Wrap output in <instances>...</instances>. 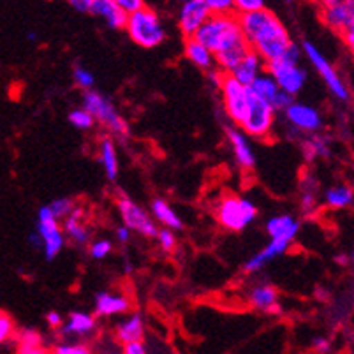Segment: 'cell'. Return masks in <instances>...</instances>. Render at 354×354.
I'll return each mask as SVG.
<instances>
[{
  "instance_id": "cell-1",
  "label": "cell",
  "mask_w": 354,
  "mask_h": 354,
  "mask_svg": "<svg viewBox=\"0 0 354 354\" xmlns=\"http://www.w3.org/2000/svg\"><path fill=\"white\" fill-rule=\"evenodd\" d=\"M194 37L215 55L217 67L224 74H233L245 55L252 50L241 32L236 15H212Z\"/></svg>"
},
{
  "instance_id": "cell-2",
  "label": "cell",
  "mask_w": 354,
  "mask_h": 354,
  "mask_svg": "<svg viewBox=\"0 0 354 354\" xmlns=\"http://www.w3.org/2000/svg\"><path fill=\"white\" fill-rule=\"evenodd\" d=\"M247 43L266 64L282 59L292 44L291 35L279 18L268 9L238 16Z\"/></svg>"
},
{
  "instance_id": "cell-3",
  "label": "cell",
  "mask_w": 354,
  "mask_h": 354,
  "mask_svg": "<svg viewBox=\"0 0 354 354\" xmlns=\"http://www.w3.org/2000/svg\"><path fill=\"white\" fill-rule=\"evenodd\" d=\"M125 32L134 44L147 50L157 48L166 39V27L160 16L150 8H143L138 12L129 15Z\"/></svg>"
},
{
  "instance_id": "cell-4",
  "label": "cell",
  "mask_w": 354,
  "mask_h": 354,
  "mask_svg": "<svg viewBox=\"0 0 354 354\" xmlns=\"http://www.w3.org/2000/svg\"><path fill=\"white\" fill-rule=\"evenodd\" d=\"M217 221L224 230L231 233H240L245 227H249L257 217L256 203L247 198L234 194L222 196L218 205L215 207Z\"/></svg>"
},
{
  "instance_id": "cell-5",
  "label": "cell",
  "mask_w": 354,
  "mask_h": 354,
  "mask_svg": "<svg viewBox=\"0 0 354 354\" xmlns=\"http://www.w3.org/2000/svg\"><path fill=\"white\" fill-rule=\"evenodd\" d=\"M277 120V109L265 99L257 97L249 86V104L240 129L254 140H266L272 134Z\"/></svg>"
},
{
  "instance_id": "cell-6",
  "label": "cell",
  "mask_w": 354,
  "mask_h": 354,
  "mask_svg": "<svg viewBox=\"0 0 354 354\" xmlns=\"http://www.w3.org/2000/svg\"><path fill=\"white\" fill-rule=\"evenodd\" d=\"M86 111L94 115V118L97 120V124H101L102 127L108 129L109 133L115 134V136H127L129 127L127 122L124 120L118 109L115 108V104L109 101L108 97L97 92V90H90L83 94V106Z\"/></svg>"
},
{
  "instance_id": "cell-7",
  "label": "cell",
  "mask_w": 354,
  "mask_h": 354,
  "mask_svg": "<svg viewBox=\"0 0 354 354\" xmlns=\"http://www.w3.org/2000/svg\"><path fill=\"white\" fill-rule=\"evenodd\" d=\"M301 51L307 55L308 62L314 66V69L317 71V74L321 76V80L324 82L326 88L330 90V94L333 95L335 99H339L342 102L351 101V92L349 86L346 85V82L342 80V76L339 74V71L335 69L333 64L321 53V50L315 46L310 41H304L301 43Z\"/></svg>"
},
{
  "instance_id": "cell-8",
  "label": "cell",
  "mask_w": 354,
  "mask_h": 354,
  "mask_svg": "<svg viewBox=\"0 0 354 354\" xmlns=\"http://www.w3.org/2000/svg\"><path fill=\"white\" fill-rule=\"evenodd\" d=\"M35 231L43 238L44 257L48 261H53L66 247V233H64V227H60L59 218L51 212L50 205H44L37 212V230Z\"/></svg>"
},
{
  "instance_id": "cell-9",
  "label": "cell",
  "mask_w": 354,
  "mask_h": 354,
  "mask_svg": "<svg viewBox=\"0 0 354 354\" xmlns=\"http://www.w3.org/2000/svg\"><path fill=\"white\" fill-rule=\"evenodd\" d=\"M117 208L118 214H120L122 224L127 226L133 233L141 234L145 238H157V234H159L157 222L152 221L148 212L143 207H140L136 201L124 196L117 201Z\"/></svg>"
},
{
  "instance_id": "cell-10",
  "label": "cell",
  "mask_w": 354,
  "mask_h": 354,
  "mask_svg": "<svg viewBox=\"0 0 354 354\" xmlns=\"http://www.w3.org/2000/svg\"><path fill=\"white\" fill-rule=\"evenodd\" d=\"M266 73H270L279 83L281 90L289 95H298L307 85V71L298 62H289L286 59H279L266 66Z\"/></svg>"
},
{
  "instance_id": "cell-11",
  "label": "cell",
  "mask_w": 354,
  "mask_h": 354,
  "mask_svg": "<svg viewBox=\"0 0 354 354\" xmlns=\"http://www.w3.org/2000/svg\"><path fill=\"white\" fill-rule=\"evenodd\" d=\"M221 94L226 115L231 118V122L240 125L245 117L247 104H249V86L241 85L231 74H226L221 86Z\"/></svg>"
},
{
  "instance_id": "cell-12",
  "label": "cell",
  "mask_w": 354,
  "mask_h": 354,
  "mask_svg": "<svg viewBox=\"0 0 354 354\" xmlns=\"http://www.w3.org/2000/svg\"><path fill=\"white\" fill-rule=\"evenodd\" d=\"M286 122L289 127L300 134H317L323 129V115L310 104L305 102H292L284 111Z\"/></svg>"
},
{
  "instance_id": "cell-13",
  "label": "cell",
  "mask_w": 354,
  "mask_h": 354,
  "mask_svg": "<svg viewBox=\"0 0 354 354\" xmlns=\"http://www.w3.org/2000/svg\"><path fill=\"white\" fill-rule=\"evenodd\" d=\"M212 12L203 0H183L178 12V27L185 39H191L198 34L199 28L207 24Z\"/></svg>"
},
{
  "instance_id": "cell-14",
  "label": "cell",
  "mask_w": 354,
  "mask_h": 354,
  "mask_svg": "<svg viewBox=\"0 0 354 354\" xmlns=\"http://www.w3.org/2000/svg\"><path fill=\"white\" fill-rule=\"evenodd\" d=\"M226 138L230 143L236 164L241 169H254L256 166V153H254L252 143L240 127H226Z\"/></svg>"
},
{
  "instance_id": "cell-15",
  "label": "cell",
  "mask_w": 354,
  "mask_h": 354,
  "mask_svg": "<svg viewBox=\"0 0 354 354\" xmlns=\"http://www.w3.org/2000/svg\"><path fill=\"white\" fill-rule=\"evenodd\" d=\"M133 307V301L124 292L101 291L94 298L95 315L99 317H113V315L127 314Z\"/></svg>"
},
{
  "instance_id": "cell-16",
  "label": "cell",
  "mask_w": 354,
  "mask_h": 354,
  "mask_svg": "<svg viewBox=\"0 0 354 354\" xmlns=\"http://www.w3.org/2000/svg\"><path fill=\"white\" fill-rule=\"evenodd\" d=\"M265 227L270 240H284L291 243L300 233V221L291 214H279L270 217Z\"/></svg>"
},
{
  "instance_id": "cell-17",
  "label": "cell",
  "mask_w": 354,
  "mask_h": 354,
  "mask_svg": "<svg viewBox=\"0 0 354 354\" xmlns=\"http://www.w3.org/2000/svg\"><path fill=\"white\" fill-rule=\"evenodd\" d=\"M354 20V0H340L339 4L323 9V21L331 30L342 34Z\"/></svg>"
},
{
  "instance_id": "cell-18",
  "label": "cell",
  "mask_w": 354,
  "mask_h": 354,
  "mask_svg": "<svg viewBox=\"0 0 354 354\" xmlns=\"http://www.w3.org/2000/svg\"><path fill=\"white\" fill-rule=\"evenodd\" d=\"M266 66H268V64H266V60L263 59L259 53H256L254 50H250L249 53L245 55V59L241 60L240 66L233 71V74H231V76H233L234 80H238L241 85L252 86V83L259 78L261 74L265 73Z\"/></svg>"
},
{
  "instance_id": "cell-19",
  "label": "cell",
  "mask_w": 354,
  "mask_h": 354,
  "mask_svg": "<svg viewBox=\"0 0 354 354\" xmlns=\"http://www.w3.org/2000/svg\"><path fill=\"white\" fill-rule=\"evenodd\" d=\"M90 15H94L97 18H101V20H104V24L109 28H115V30H120V28L127 27L129 15L125 11H122L113 0H94L92 8H90Z\"/></svg>"
},
{
  "instance_id": "cell-20",
  "label": "cell",
  "mask_w": 354,
  "mask_h": 354,
  "mask_svg": "<svg viewBox=\"0 0 354 354\" xmlns=\"http://www.w3.org/2000/svg\"><path fill=\"white\" fill-rule=\"evenodd\" d=\"M250 307L259 312H268V314H277L281 310L279 305V291L270 284H257L250 289L249 292Z\"/></svg>"
},
{
  "instance_id": "cell-21",
  "label": "cell",
  "mask_w": 354,
  "mask_h": 354,
  "mask_svg": "<svg viewBox=\"0 0 354 354\" xmlns=\"http://www.w3.org/2000/svg\"><path fill=\"white\" fill-rule=\"evenodd\" d=\"M288 249H289V241L270 240V243L265 247V249H261L259 252L254 254L250 259H247V263L243 265V270H245V273L261 272L266 265H270L275 257L282 256Z\"/></svg>"
},
{
  "instance_id": "cell-22",
  "label": "cell",
  "mask_w": 354,
  "mask_h": 354,
  "mask_svg": "<svg viewBox=\"0 0 354 354\" xmlns=\"http://www.w3.org/2000/svg\"><path fill=\"white\" fill-rule=\"evenodd\" d=\"M145 335V321L143 315L140 312H134V314L127 315L124 321L117 324L115 328V337H117L118 342L131 344V342H141Z\"/></svg>"
},
{
  "instance_id": "cell-23",
  "label": "cell",
  "mask_w": 354,
  "mask_h": 354,
  "mask_svg": "<svg viewBox=\"0 0 354 354\" xmlns=\"http://www.w3.org/2000/svg\"><path fill=\"white\" fill-rule=\"evenodd\" d=\"M185 57L191 64H194L198 69L201 71H212L217 67V60H215V55L208 50L203 43H199L196 37H191V39H185Z\"/></svg>"
},
{
  "instance_id": "cell-24",
  "label": "cell",
  "mask_w": 354,
  "mask_h": 354,
  "mask_svg": "<svg viewBox=\"0 0 354 354\" xmlns=\"http://www.w3.org/2000/svg\"><path fill=\"white\" fill-rule=\"evenodd\" d=\"M99 160L102 164L104 175L109 182H115L118 178V171H120V164H118V153L117 145H115L113 138L104 136L99 141Z\"/></svg>"
},
{
  "instance_id": "cell-25",
  "label": "cell",
  "mask_w": 354,
  "mask_h": 354,
  "mask_svg": "<svg viewBox=\"0 0 354 354\" xmlns=\"http://www.w3.org/2000/svg\"><path fill=\"white\" fill-rule=\"evenodd\" d=\"M64 233L78 247H85L90 241V230L83 221V210L80 207L74 208L73 214L64 221Z\"/></svg>"
},
{
  "instance_id": "cell-26",
  "label": "cell",
  "mask_w": 354,
  "mask_h": 354,
  "mask_svg": "<svg viewBox=\"0 0 354 354\" xmlns=\"http://www.w3.org/2000/svg\"><path fill=\"white\" fill-rule=\"evenodd\" d=\"M97 321L92 314L85 310H74L67 315L66 324L62 326V335H78V337H86L94 333Z\"/></svg>"
},
{
  "instance_id": "cell-27",
  "label": "cell",
  "mask_w": 354,
  "mask_h": 354,
  "mask_svg": "<svg viewBox=\"0 0 354 354\" xmlns=\"http://www.w3.org/2000/svg\"><path fill=\"white\" fill-rule=\"evenodd\" d=\"M150 208H152V215L156 218V222H159L162 227H167V230L173 231H180L183 227V221L166 199L156 198L152 201V205H150Z\"/></svg>"
},
{
  "instance_id": "cell-28",
  "label": "cell",
  "mask_w": 354,
  "mask_h": 354,
  "mask_svg": "<svg viewBox=\"0 0 354 354\" xmlns=\"http://www.w3.org/2000/svg\"><path fill=\"white\" fill-rule=\"evenodd\" d=\"M324 205L333 210H344V208L351 207L354 203V191L347 183H339L333 187H328L324 191Z\"/></svg>"
},
{
  "instance_id": "cell-29",
  "label": "cell",
  "mask_w": 354,
  "mask_h": 354,
  "mask_svg": "<svg viewBox=\"0 0 354 354\" xmlns=\"http://www.w3.org/2000/svg\"><path fill=\"white\" fill-rule=\"evenodd\" d=\"M250 90H252L254 94L257 95V97L265 99L266 102H270V104L273 106V102L277 101V97L281 95V86H279V83L275 82V78H273L272 74L270 73H263L259 76V78L256 80V82L252 83V86H250Z\"/></svg>"
},
{
  "instance_id": "cell-30",
  "label": "cell",
  "mask_w": 354,
  "mask_h": 354,
  "mask_svg": "<svg viewBox=\"0 0 354 354\" xmlns=\"http://www.w3.org/2000/svg\"><path fill=\"white\" fill-rule=\"evenodd\" d=\"M304 156L308 162L319 159V157L330 156V141L328 138L319 136V134H312L310 138L304 141Z\"/></svg>"
},
{
  "instance_id": "cell-31",
  "label": "cell",
  "mask_w": 354,
  "mask_h": 354,
  "mask_svg": "<svg viewBox=\"0 0 354 354\" xmlns=\"http://www.w3.org/2000/svg\"><path fill=\"white\" fill-rule=\"evenodd\" d=\"M67 118H69V124L74 129H78V131H90L95 125V122H97L94 118V115L86 111L85 108L73 109V111H69Z\"/></svg>"
},
{
  "instance_id": "cell-32",
  "label": "cell",
  "mask_w": 354,
  "mask_h": 354,
  "mask_svg": "<svg viewBox=\"0 0 354 354\" xmlns=\"http://www.w3.org/2000/svg\"><path fill=\"white\" fill-rule=\"evenodd\" d=\"M16 344L18 349H25V347H43V335L34 328H24L16 335Z\"/></svg>"
},
{
  "instance_id": "cell-33",
  "label": "cell",
  "mask_w": 354,
  "mask_h": 354,
  "mask_svg": "<svg viewBox=\"0 0 354 354\" xmlns=\"http://www.w3.org/2000/svg\"><path fill=\"white\" fill-rule=\"evenodd\" d=\"M111 250H113V243H111V240H108V238H97V240L90 241L88 252L92 259H106V257L111 254Z\"/></svg>"
},
{
  "instance_id": "cell-34",
  "label": "cell",
  "mask_w": 354,
  "mask_h": 354,
  "mask_svg": "<svg viewBox=\"0 0 354 354\" xmlns=\"http://www.w3.org/2000/svg\"><path fill=\"white\" fill-rule=\"evenodd\" d=\"M207 4L208 11L214 16H230L236 15L234 0H203Z\"/></svg>"
},
{
  "instance_id": "cell-35",
  "label": "cell",
  "mask_w": 354,
  "mask_h": 354,
  "mask_svg": "<svg viewBox=\"0 0 354 354\" xmlns=\"http://www.w3.org/2000/svg\"><path fill=\"white\" fill-rule=\"evenodd\" d=\"M73 78H74V83H76V85H78L82 90H85V92L94 90L95 76L90 73L88 69H85V67H82V66L74 67Z\"/></svg>"
},
{
  "instance_id": "cell-36",
  "label": "cell",
  "mask_w": 354,
  "mask_h": 354,
  "mask_svg": "<svg viewBox=\"0 0 354 354\" xmlns=\"http://www.w3.org/2000/svg\"><path fill=\"white\" fill-rule=\"evenodd\" d=\"M50 208L59 221H66L76 207H74V203L71 198H57L50 203Z\"/></svg>"
},
{
  "instance_id": "cell-37",
  "label": "cell",
  "mask_w": 354,
  "mask_h": 354,
  "mask_svg": "<svg viewBox=\"0 0 354 354\" xmlns=\"http://www.w3.org/2000/svg\"><path fill=\"white\" fill-rule=\"evenodd\" d=\"M16 326H15V321H12L11 315L8 312H2L0 314V342L2 344H8V340L16 339Z\"/></svg>"
},
{
  "instance_id": "cell-38",
  "label": "cell",
  "mask_w": 354,
  "mask_h": 354,
  "mask_svg": "<svg viewBox=\"0 0 354 354\" xmlns=\"http://www.w3.org/2000/svg\"><path fill=\"white\" fill-rule=\"evenodd\" d=\"M315 191H317V185L314 187L301 189V199H300V207L305 214H310L317 208V196H315Z\"/></svg>"
},
{
  "instance_id": "cell-39",
  "label": "cell",
  "mask_w": 354,
  "mask_h": 354,
  "mask_svg": "<svg viewBox=\"0 0 354 354\" xmlns=\"http://www.w3.org/2000/svg\"><path fill=\"white\" fill-rule=\"evenodd\" d=\"M234 8H236V16L263 11L265 0H234Z\"/></svg>"
},
{
  "instance_id": "cell-40",
  "label": "cell",
  "mask_w": 354,
  "mask_h": 354,
  "mask_svg": "<svg viewBox=\"0 0 354 354\" xmlns=\"http://www.w3.org/2000/svg\"><path fill=\"white\" fill-rule=\"evenodd\" d=\"M157 241H159L160 249L166 250V252H171V250H175L176 243H178L175 231L167 230V227H162V230H159V234H157Z\"/></svg>"
},
{
  "instance_id": "cell-41",
  "label": "cell",
  "mask_w": 354,
  "mask_h": 354,
  "mask_svg": "<svg viewBox=\"0 0 354 354\" xmlns=\"http://www.w3.org/2000/svg\"><path fill=\"white\" fill-rule=\"evenodd\" d=\"M53 354H94L86 344H59Z\"/></svg>"
},
{
  "instance_id": "cell-42",
  "label": "cell",
  "mask_w": 354,
  "mask_h": 354,
  "mask_svg": "<svg viewBox=\"0 0 354 354\" xmlns=\"http://www.w3.org/2000/svg\"><path fill=\"white\" fill-rule=\"evenodd\" d=\"M113 2L122 9V11L127 12V15H133V12H138L140 9L147 8V6H145V0H113Z\"/></svg>"
},
{
  "instance_id": "cell-43",
  "label": "cell",
  "mask_w": 354,
  "mask_h": 354,
  "mask_svg": "<svg viewBox=\"0 0 354 354\" xmlns=\"http://www.w3.org/2000/svg\"><path fill=\"white\" fill-rule=\"evenodd\" d=\"M46 323L50 328H55V330H62V326L66 324V319H64L60 312L51 310L46 314Z\"/></svg>"
},
{
  "instance_id": "cell-44",
  "label": "cell",
  "mask_w": 354,
  "mask_h": 354,
  "mask_svg": "<svg viewBox=\"0 0 354 354\" xmlns=\"http://www.w3.org/2000/svg\"><path fill=\"white\" fill-rule=\"evenodd\" d=\"M312 349L319 354H328L331 351V344L330 340L324 339V337H315V339L312 340Z\"/></svg>"
},
{
  "instance_id": "cell-45",
  "label": "cell",
  "mask_w": 354,
  "mask_h": 354,
  "mask_svg": "<svg viewBox=\"0 0 354 354\" xmlns=\"http://www.w3.org/2000/svg\"><path fill=\"white\" fill-rule=\"evenodd\" d=\"M207 74H208V82H210L212 85L215 86V88H218V90H221L222 83H224V78H226V74L222 73V71L218 69V67H215V69L208 71Z\"/></svg>"
},
{
  "instance_id": "cell-46",
  "label": "cell",
  "mask_w": 354,
  "mask_h": 354,
  "mask_svg": "<svg viewBox=\"0 0 354 354\" xmlns=\"http://www.w3.org/2000/svg\"><path fill=\"white\" fill-rule=\"evenodd\" d=\"M342 37H344V43H346V46L349 48L351 53L354 55V20H353V24H351L349 27L342 32Z\"/></svg>"
},
{
  "instance_id": "cell-47",
  "label": "cell",
  "mask_w": 354,
  "mask_h": 354,
  "mask_svg": "<svg viewBox=\"0 0 354 354\" xmlns=\"http://www.w3.org/2000/svg\"><path fill=\"white\" fill-rule=\"evenodd\" d=\"M124 354H147V347H145L143 342L125 344Z\"/></svg>"
},
{
  "instance_id": "cell-48",
  "label": "cell",
  "mask_w": 354,
  "mask_h": 354,
  "mask_svg": "<svg viewBox=\"0 0 354 354\" xmlns=\"http://www.w3.org/2000/svg\"><path fill=\"white\" fill-rule=\"evenodd\" d=\"M67 2H69L76 11L90 12V8H92V2H94V0H67Z\"/></svg>"
},
{
  "instance_id": "cell-49",
  "label": "cell",
  "mask_w": 354,
  "mask_h": 354,
  "mask_svg": "<svg viewBox=\"0 0 354 354\" xmlns=\"http://www.w3.org/2000/svg\"><path fill=\"white\" fill-rule=\"evenodd\" d=\"M131 234H133V231L129 230L127 226H124V224L115 230V236H117V240L120 241V243H127V241L131 240Z\"/></svg>"
},
{
  "instance_id": "cell-50",
  "label": "cell",
  "mask_w": 354,
  "mask_h": 354,
  "mask_svg": "<svg viewBox=\"0 0 354 354\" xmlns=\"http://www.w3.org/2000/svg\"><path fill=\"white\" fill-rule=\"evenodd\" d=\"M27 241H28V245H30L32 249L43 250V238H41V234L37 233V231H34L32 234H28Z\"/></svg>"
},
{
  "instance_id": "cell-51",
  "label": "cell",
  "mask_w": 354,
  "mask_h": 354,
  "mask_svg": "<svg viewBox=\"0 0 354 354\" xmlns=\"http://www.w3.org/2000/svg\"><path fill=\"white\" fill-rule=\"evenodd\" d=\"M16 354H50L44 347H25V349H18Z\"/></svg>"
},
{
  "instance_id": "cell-52",
  "label": "cell",
  "mask_w": 354,
  "mask_h": 354,
  "mask_svg": "<svg viewBox=\"0 0 354 354\" xmlns=\"http://www.w3.org/2000/svg\"><path fill=\"white\" fill-rule=\"evenodd\" d=\"M335 263H337V265H340V266H346V265H349V254H337V256H335Z\"/></svg>"
},
{
  "instance_id": "cell-53",
  "label": "cell",
  "mask_w": 354,
  "mask_h": 354,
  "mask_svg": "<svg viewBox=\"0 0 354 354\" xmlns=\"http://www.w3.org/2000/svg\"><path fill=\"white\" fill-rule=\"evenodd\" d=\"M317 2L323 6V9H326V8H331V6H335V4H339L340 0H317Z\"/></svg>"
},
{
  "instance_id": "cell-54",
  "label": "cell",
  "mask_w": 354,
  "mask_h": 354,
  "mask_svg": "<svg viewBox=\"0 0 354 354\" xmlns=\"http://www.w3.org/2000/svg\"><path fill=\"white\" fill-rule=\"evenodd\" d=\"M27 37H28V41H32V43H35V41H37V34H35V32H28Z\"/></svg>"
},
{
  "instance_id": "cell-55",
  "label": "cell",
  "mask_w": 354,
  "mask_h": 354,
  "mask_svg": "<svg viewBox=\"0 0 354 354\" xmlns=\"http://www.w3.org/2000/svg\"><path fill=\"white\" fill-rule=\"evenodd\" d=\"M284 2H288V4H292V2H295V0H284Z\"/></svg>"
},
{
  "instance_id": "cell-56",
  "label": "cell",
  "mask_w": 354,
  "mask_h": 354,
  "mask_svg": "<svg viewBox=\"0 0 354 354\" xmlns=\"http://www.w3.org/2000/svg\"><path fill=\"white\" fill-rule=\"evenodd\" d=\"M351 259L354 261V249H353V252H351Z\"/></svg>"
},
{
  "instance_id": "cell-57",
  "label": "cell",
  "mask_w": 354,
  "mask_h": 354,
  "mask_svg": "<svg viewBox=\"0 0 354 354\" xmlns=\"http://www.w3.org/2000/svg\"><path fill=\"white\" fill-rule=\"evenodd\" d=\"M351 187H353V191H354V180H353V183H351Z\"/></svg>"
}]
</instances>
